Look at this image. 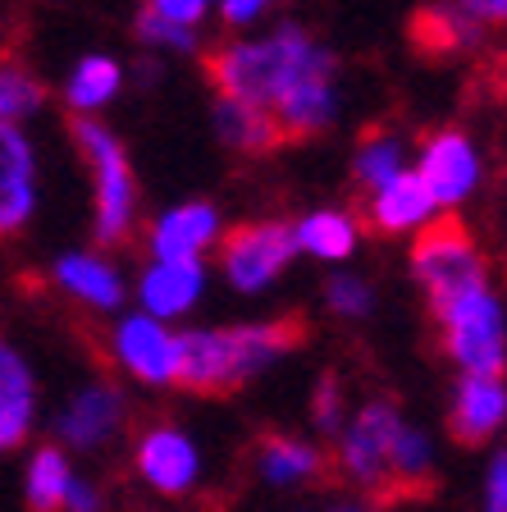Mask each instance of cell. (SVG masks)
I'll use <instances>...</instances> for the list:
<instances>
[{"instance_id": "obj_1", "label": "cell", "mask_w": 507, "mask_h": 512, "mask_svg": "<svg viewBox=\"0 0 507 512\" xmlns=\"http://www.w3.org/2000/svg\"><path fill=\"white\" fill-rule=\"evenodd\" d=\"M201 69H206V83L215 87L220 101H243V106L275 115L302 83L334 74V55L311 42V32L279 28L265 42L211 46Z\"/></svg>"}, {"instance_id": "obj_2", "label": "cell", "mask_w": 507, "mask_h": 512, "mask_svg": "<svg viewBox=\"0 0 507 512\" xmlns=\"http://www.w3.org/2000/svg\"><path fill=\"white\" fill-rule=\"evenodd\" d=\"M412 275L425 288L434 325L457 307V302L489 293V270L480 256L476 238L457 215H439L434 224H425L421 238L412 243Z\"/></svg>"}, {"instance_id": "obj_3", "label": "cell", "mask_w": 507, "mask_h": 512, "mask_svg": "<svg viewBox=\"0 0 507 512\" xmlns=\"http://www.w3.org/2000/svg\"><path fill=\"white\" fill-rule=\"evenodd\" d=\"M69 133H74L83 160L96 174V243L101 247H124L133 238V206H138V183H133V165H128L119 138L106 124H96L87 115H69Z\"/></svg>"}, {"instance_id": "obj_4", "label": "cell", "mask_w": 507, "mask_h": 512, "mask_svg": "<svg viewBox=\"0 0 507 512\" xmlns=\"http://www.w3.org/2000/svg\"><path fill=\"white\" fill-rule=\"evenodd\" d=\"M444 352L462 366L466 375H485V380H503L507 371V334H503V311L489 293L457 302L444 320Z\"/></svg>"}, {"instance_id": "obj_5", "label": "cell", "mask_w": 507, "mask_h": 512, "mask_svg": "<svg viewBox=\"0 0 507 512\" xmlns=\"http://www.w3.org/2000/svg\"><path fill=\"white\" fill-rule=\"evenodd\" d=\"M402 430V416L389 398H375L357 412V421L348 426V435L338 439L334 471L352 485L366 490V499L375 503L384 494V476H389V448Z\"/></svg>"}, {"instance_id": "obj_6", "label": "cell", "mask_w": 507, "mask_h": 512, "mask_svg": "<svg viewBox=\"0 0 507 512\" xmlns=\"http://www.w3.org/2000/svg\"><path fill=\"white\" fill-rule=\"evenodd\" d=\"M293 252H297V229L284 220L233 224L220 243L224 275L233 279V288H243V293H256V288L270 284V279L288 266Z\"/></svg>"}, {"instance_id": "obj_7", "label": "cell", "mask_w": 507, "mask_h": 512, "mask_svg": "<svg viewBox=\"0 0 507 512\" xmlns=\"http://www.w3.org/2000/svg\"><path fill=\"white\" fill-rule=\"evenodd\" d=\"M133 462H138V476L151 490L169 494V499H179L197 485V444L169 421H156V426L142 430Z\"/></svg>"}, {"instance_id": "obj_8", "label": "cell", "mask_w": 507, "mask_h": 512, "mask_svg": "<svg viewBox=\"0 0 507 512\" xmlns=\"http://www.w3.org/2000/svg\"><path fill=\"white\" fill-rule=\"evenodd\" d=\"M174 384L197 398H229L243 384L233 375V352H229V330H192L179 339V371Z\"/></svg>"}, {"instance_id": "obj_9", "label": "cell", "mask_w": 507, "mask_h": 512, "mask_svg": "<svg viewBox=\"0 0 507 512\" xmlns=\"http://www.w3.org/2000/svg\"><path fill=\"white\" fill-rule=\"evenodd\" d=\"M416 174L425 179V188H430V197L439 206L462 202L466 192L476 188V179H480L476 151H471L466 133H457V128H434V133H425L421 170Z\"/></svg>"}, {"instance_id": "obj_10", "label": "cell", "mask_w": 507, "mask_h": 512, "mask_svg": "<svg viewBox=\"0 0 507 512\" xmlns=\"http://www.w3.org/2000/svg\"><path fill=\"white\" fill-rule=\"evenodd\" d=\"M256 471L270 485H329L338 480L334 458H325L320 448L302 444V439L284 435V430H256Z\"/></svg>"}, {"instance_id": "obj_11", "label": "cell", "mask_w": 507, "mask_h": 512, "mask_svg": "<svg viewBox=\"0 0 507 512\" xmlns=\"http://www.w3.org/2000/svg\"><path fill=\"white\" fill-rule=\"evenodd\" d=\"M115 352L138 380L174 384V371H179V339H174L165 325H156L151 316L124 320L115 334Z\"/></svg>"}, {"instance_id": "obj_12", "label": "cell", "mask_w": 507, "mask_h": 512, "mask_svg": "<svg viewBox=\"0 0 507 512\" xmlns=\"http://www.w3.org/2000/svg\"><path fill=\"white\" fill-rule=\"evenodd\" d=\"M439 494V476H434V458L421 430L402 426L389 448V476H384V494L375 503L380 508H398V503L434 499Z\"/></svg>"}, {"instance_id": "obj_13", "label": "cell", "mask_w": 507, "mask_h": 512, "mask_svg": "<svg viewBox=\"0 0 507 512\" xmlns=\"http://www.w3.org/2000/svg\"><path fill=\"white\" fill-rule=\"evenodd\" d=\"M507 421V389L503 380H485V375H466L457 384L453 412H448V435L453 444L476 448L494 435L498 426Z\"/></svg>"}, {"instance_id": "obj_14", "label": "cell", "mask_w": 507, "mask_h": 512, "mask_svg": "<svg viewBox=\"0 0 507 512\" xmlns=\"http://www.w3.org/2000/svg\"><path fill=\"white\" fill-rule=\"evenodd\" d=\"M430 211H434V197H430V188H425V179L412 170H402L398 179H389L375 192V202L361 211L357 224L366 234H407V229L421 224Z\"/></svg>"}, {"instance_id": "obj_15", "label": "cell", "mask_w": 507, "mask_h": 512, "mask_svg": "<svg viewBox=\"0 0 507 512\" xmlns=\"http://www.w3.org/2000/svg\"><path fill=\"white\" fill-rule=\"evenodd\" d=\"M32 202V147L14 124H0V238L23 229Z\"/></svg>"}, {"instance_id": "obj_16", "label": "cell", "mask_w": 507, "mask_h": 512, "mask_svg": "<svg viewBox=\"0 0 507 512\" xmlns=\"http://www.w3.org/2000/svg\"><path fill=\"white\" fill-rule=\"evenodd\" d=\"M119 421H124V394H119L115 384H92V389L74 394V403L64 407L60 439L78 448H96L115 435Z\"/></svg>"}, {"instance_id": "obj_17", "label": "cell", "mask_w": 507, "mask_h": 512, "mask_svg": "<svg viewBox=\"0 0 507 512\" xmlns=\"http://www.w3.org/2000/svg\"><path fill=\"white\" fill-rule=\"evenodd\" d=\"M32 398H37L32 371L23 366L19 352L0 339V453H10V448H19L28 439Z\"/></svg>"}, {"instance_id": "obj_18", "label": "cell", "mask_w": 507, "mask_h": 512, "mask_svg": "<svg viewBox=\"0 0 507 512\" xmlns=\"http://www.w3.org/2000/svg\"><path fill=\"white\" fill-rule=\"evenodd\" d=\"M220 220H215V206L206 202H188L174 206L169 215H160V224L151 229V252L160 261H197V252L215 238Z\"/></svg>"}, {"instance_id": "obj_19", "label": "cell", "mask_w": 507, "mask_h": 512, "mask_svg": "<svg viewBox=\"0 0 507 512\" xmlns=\"http://www.w3.org/2000/svg\"><path fill=\"white\" fill-rule=\"evenodd\" d=\"M407 37L425 60H439V55H453L457 46H466L476 37V23L466 19L462 5H425L412 14L407 23Z\"/></svg>"}, {"instance_id": "obj_20", "label": "cell", "mask_w": 507, "mask_h": 512, "mask_svg": "<svg viewBox=\"0 0 507 512\" xmlns=\"http://www.w3.org/2000/svg\"><path fill=\"white\" fill-rule=\"evenodd\" d=\"M215 124H220V138L233 151H247V156H270V151L284 147L275 115L243 106V101H215Z\"/></svg>"}, {"instance_id": "obj_21", "label": "cell", "mask_w": 507, "mask_h": 512, "mask_svg": "<svg viewBox=\"0 0 507 512\" xmlns=\"http://www.w3.org/2000/svg\"><path fill=\"white\" fill-rule=\"evenodd\" d=\"M201 293V266L197 261H160L156 270H147L142 279V298L156 316H179L197 302Z\"/></svg>"}, {"instance_id": "obj_22", "label": "cell", "mask_w": 507, "mask_h": 512, "mask_svg": "<svg viewBox=\"0 0 507 512\" xmlns=\"http://www.w3.org/2000/svg\"><path fill=\"white\" fill-rule=\"evenodd\" d=\"M74 476H69V458L64 448L42 444L28 462V485H23V499H28V512H60L64 494H69Z\"/></svg>"}, {"instance_id": "obj_23", "label": "cell", "mask_w": 507, "mask_h": 512, "mask_svg": "<svg viewBox=\"0 0 507 512\" xmlns=\"http://www.w3.org/2000/svg\"><path fill=\"white\" fill-rule=\"evenodd\" d=\"M55 279H60L64 293H74V298L92 302V307H119V298H124L119 275L96 256H64L55 266Z\"/></svg>"}, {"instance_id": "obj_24", "label": "cell", "mask_w": 507, "mask_h": 512, "mask_svg": "<svg viewBox=\"0 0 507 512\" xmlns=\"http://www.w3.org/2000/svg\"><path fill=\"white\" fill-rule=\"evenodd\" d=\"M402 174V142L384 128H366L361 133V147H357V165H352V179L361 188H375L380 192L389 179Z\"/></svg>"}, {"instance_id": "obj_25", "label": "cell", "mask_w": 507, "mask_h": 512, "mask_svg": "<svg viewBox=\"0 0 507 512\" xmlns=\"http://www.w3.org/2000/svg\"><path fill=\"white\" fill-rule=\"evenodd\" d=\"M115 92H119V64L106 60V55L83 60L78 74L69 78V106H74V115H87V110L106 106Z\"/></svg>"}, {"instance_id": "obj_26", "label": "cell", "mask_w": 507, "mask_h": 512, "mask_svg": "<svg viewBox=\"0 0 507 512\" xmlns=\"http://www.w3.org/2000/svg\"><path fill=\"white\" fill-rule=\"evenodd\" d=\"M46 101V83L32 78L19 60H5L0 55V124H14L19 115L37 110Z\"/></svg>"}, {"instance_id": "obj_27", "label": "cell", "mask_w": 507, "mask_h": 512, "mask_svg": "<svg viewBox=\"0 0 507 512\" xmlns=\"http://www.w3.org/2000/svg\"><path fill=\"white\" fill-rule=\"evenodd\" d=\"M297 243L307 247L311 256H329V261H338V256L352 252V220L338 211H316L307 215V220L297 224Z\"/></svg>"}, {"instance_id": "obj_28", "label": "cell", "mask_w": 507, "mask_h": 512, "mask_svg": "<svg viewBox=\"0 0 507 512\" xmlns=\"http://www.w3.org/2000/svg\"><path fill=\"white\" fill-rule=\"evenodd\" d=\"M338 416H343V380L334 371H325L316 380V403H311V421L325 435H338Z\"/></svg>"}, {"instance_id": "obj_29", "label": "cell", "mask_w": 507, "mask_h": 512, "mask_svg": "<svg viewBox=\"0 0 507 512\" xmlns=\"http://www.w3.org/2000/svg\"><path fill=\"white\" fill-rule=\"evenodd\" d=\"M138 37L142 42H160V46H179V51H188L192 46V32L179 28V23L160 19L151 5H142V14H138Z\"/></svg>"}, {"instance_id": "obj_30", "label": "cell", "mask_w": 507, "mask_h": 512, "mask_svg": "<svg viewBox=\"0 0 507 512\" xmlns=\"http://www.w3.org/2000/svg\"><path fill=\"white\" fill-rule=\"evenodd\" d=\"M325 298L338 316H366L370 311V288L361 284V279H334Z\"/></svg>"}, {"instance_id": "obj_31", "label": "cell", "mask_w": 507, "mask_h": 512, "mask_svg": "<svg viewBox=\"0 0 507 512\" xmlns=\"http://www.w3.org/2000/svg\"><path fill=\"white\" fill-rule=\"evenodd\" d=\"M147 5L160 14V19L179 23V28H192V23L206 14V5H211V0H147Z\"/></svg>"}, {"instance_id": "obj_32", "label": "cell", "mask_w": 507, "mask_h": 512, "mask_svg": "<svg viewBox=\"0 0 507 512\" xmlns=\"http://www.w3.org/2000/svg\"><path fill=\"white\" fill-rule=\"evenodd\" d=\"M466 10V19L476 23H507V0H457Z\"/></svg>"}, {"instance_id": "obj_33", "label": "cell", "mask_w": 507, "mask_h": 512, "mask_svg": "<svg viewBox=\"0 0 507 512\" xmlns=\"http://www.w3.org/2000/svg\"><path fill=\"white\" fill-rule=\"evenodd\" d=\"M489 512H507V453H498L489 471Z\"/></svg>"}, {"instance_id": "obj_34", "label": "cell", "mask_w": 507, "mask_h": 512, "mask_svg": "<svg viewBox=\"0 0 507 512\" xmlns=\"http://www.w3.org/2000/svg\"><path fill=\"white\" fill-rule=\"evenodd\" d=\"M64 512H101V499H96L92 485L74 480V485H69V494H64Z\"/></svg>"}, {"instance_id": "obj_35", "label": "cell", "mask_w": 507, "mask_h": 512, "mask_svg": "<svg viewBox=\"0 0 507 512\" xmlns=\"http://www.w3.org/2000/svg\"><path fill=\"white\" fill-rule=\"evenodd\" d=\"M270 0H224V19L229 23H247L252 14H261Z\"/></svg>"}, {"instance_id": "obj_36", "label": "cell", "mask_w": 507, "mask_h": 512, "mask_svg": "<svg viewBox=\"0 0 507 512\" xmlns=\"http://www.w3.org/2000/svg\"><path fill=\"white\" fill-rule=\"evenodd\" d=\"M338 512H361V508H338Z\"/></svg>"}]
</instances>
